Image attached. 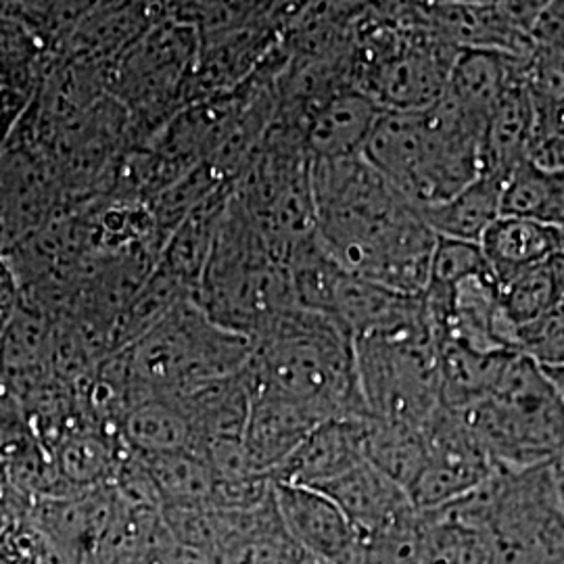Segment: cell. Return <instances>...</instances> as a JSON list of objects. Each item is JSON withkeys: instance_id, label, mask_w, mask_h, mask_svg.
Segmentation results:
<instances>
[{"instance_id": "cell-1", "label": "cell", "mask_w": 564, "mask_h": 564, "mask_svg": "<svg viewBox=\"0 0 564 564\" xmlns=\"http://www.w3.org/2000/svg\"><path fill=\"white\" fill-rule=\"evenodd\" d=\"M316 235L349 274L421 297L437 237L364 160H312Z\"/></svg>"}, {"instance_id": "cell-2", "label": "cell", "mask_w": 564, "mask_h": 564, "mask_svg": "<svg viewBox=\"0 0 564 564\" xmlns=\"http://www.w3.org/2000/svg\"><path fill=\"white\" fill-rule=\"evenodd\" d=\"M245 377L251 391L295 403L318 423L370 419L354 337L323 314L291 307L265 324L253 339Z\"/></svg>"}, {"instance_id": "cell-3", "label": "cell", "mask_w": 564, "mask_h": 564, "mask_svg": "<svg viewBox=\"0 0 564 564\" xmlns=\"http://www.w3.org/2000/svg\"><path fill=\"white\" fill-rule=\"evenodd\" d=\"M484 130L445 101L421 111H383L362 158L416 209L447 202L484 174Z\"/></svg>"}, {"instance_id": "cell-4", "label": "cell", "mask_w": 564, "mask_h": 564, "mask_svg": "<svg viewBox=\"0 0 564 564\" xmlns=\"http://www.w3.org/2000/svg\"><path fill=\"white\" fill-rule=\"evenodd\" d=\"M484 535L487 564H564V506L556 463L496 468L444 506Z\"/></svg>"}, {"instance_id": "cell-5", "label": "cell", "mask_w": 564, "mask_h": 564, "mask_svg": "<svg viewBox=\"0 0 564 564\" xmlns=\"http://www.w3.org/2000/svg\"><path fill=\"white\" fill-rule=\"evenodd\" d=\"M193 302L209 321L251 341L279 314L297 307L286 260L265 242L232 195Z\"/></svg>"}, {"instance_id": "cell-6", "label": "cell", "mask_w": 564, "mask_h": 564, "mask_svg": "<svg viewBox=\"0 0 564 564\" xmlns=\"http://www.w3.org/2000/svg\"><path fill=\"white\" fill-rule=\"evenodd\" d=\"M251 351L249 337L209 321L188 300L139 341L121 349V358L132 402H137L141 398L176 400L203 384L241 375Z\"/></svg>"}, {"instance_id": "cell-7", "label": "cell", "mask_w": 564, "mask_h": 564, "mask_svg": "<svg viewBox=\"0 0 564 564\" xmlns=\"http://www.w3.org/2000/svg\"><path fill=\"white\" fill-rule=\"evenodd\" d=\"M496 468H529L564 456V400L544 368L517 356L498 387L460 410Z\"/></svg>"}, {"instance_id": "cell-8", "label": "cell", "mask_w": 564, "mask_h": 564, "mask_svg": "<svg viewBox=\"0 0 564 564\" xmlns=\"http://www.w3.org/2000/svg\"><path fill=\"white\" fill-rule=\"evenodd\" d=\"M199 55L197 30L172 20L162 4L153 21L116 61L109 95L130 116L128 147H144L186 107V86Z\"/></svg>"}, {"instance_id": "cell-9", "label": "cell", "mask_w": 564, "mask_h": 564, "mask_svg": "<svg viewBox=\"0 0 564 564\" xmlns=\"http://www.w3.org/2000/svg\"><path fill=\"white\" fill-rule=\"evenodd\" d=\"M232 197L284 260L297 242L312 237L316 232L312 158L302 132L274 121L232 184Z\"/></svg>"}, {"instance_id": "cell-10", "label": "cell", "mask_w": 564, "mask_h": 564, "mask_svg": "<svg viewBox=\"0 0 564 564\" xmlns=\"http://www.w3.org/2000/svg\"><path fill=\"white\" fill-rule=\"evenodd\" d=\"M354 343L368 416L424 426L442 405L440 343L431 323Z\"/></svg>"}, {"instance_id": "cell-11", "label": "cell", "mask_w": 564, "mask_h": 564, "mask_svg": "<svg viewBox=\"0 0 564 564\" xmlns=\"http://www.w3.org/2000/svg\"><path fill=\"white\" fill-rule=\"evenodd\" d=\"M423 468L408 496L419 512L452 505L484 485L496 470L460 410L440 405L424 423Z\"/></svg>"}, {"instance_id": "cell-12", "label": "cell", "mask_w": 564, "mask_h": 564, "mask_svg": "<svg viewBox=\"0 0 564 564\" xmlns=\"http://www.w3.org/2000/svg\"><path fill=\"white\" fill-rule=\"evenodd\" d=\"M69 212L51 165L34 142L11 134L0 153V253Z\"/></svg>"}, {"instance_id": "cell-13", "label": "cell", "mask_w": 564, "mask_h": 564, "mask_svg": "<svg viewBox=\"0 0 564 564\" xmlns=\"http://www.w3.org/2000/svg\"><path fill=\"white\" fill-rule=\"evenodd\" d=\"M341 508L358 540H372L414 529L421 512L402 485L370 463H362L339 479L318 487Z\"/></svg>"}, {"instance_id": "cell-14", "label": "cell", "mask_w": 564, "mask_h": 564, "mask_svg": "<svg viewBox=\"0 0 564 564\" xmlns=\"http://www.w3.org/2000/svg\"><path fill=\"white\" fill-rule=\"evenodd\" d=\"M272 484L276 514L303 554L321 563H343L358 544V535L341 508L318 489L274 479Z\"/></svg>"}, {"instance_id": "cell-15", "label": "cell", "mask_w": 564, "mask_h": 564, "mask_svg": "<svg viewBox=\"0 0 564 564\" xmlns=\"http://www.w3.org/2000/svg\"><path fill=\"white\" fill-rule=\"evenodd\" d=\"M531 55L491 48H460L452 63L442 101L485 132L498 102L517 84L529 80Z\"/></svg>"}, {"instance_id": "cell-16", "label": "cell", "mask_w": 564, "mask_h": 564, "mask_svg": "<svg viewBox=\"0 0 564 564\" xmlns=\"http://www.w3.org/2000/svg\"><path fill=\"white\" fill-rule=\"evenodd\" d=\"M381 109L354 84H345L312 105L297 130L312 160H341L362 155Z\"/></svg>"}, {"instance_id": "cell-17", "label": "cell", "mask_w": 564, "mask_h": 564, "mask_svg": "<svg viewBox=\"0 0 564 564\" xmlns=\"http://www.w3.org/2000/svg\"><path fill=\"white\" fill-rule=\"evenodd\" d=\"M368 419H333L316 424L274 470L281 484L318 489L366 463Z\"/></svg>"}, {"instance_id": "cell-18", "label": "cell", "mask_w": 564, "mask_h": 564, "mask_svg": "<svg viewBox=\"0 0 564 564\" xmlns=\"http://www.w3.org/2000/svg\"><path fill=\"white\" fill-rule=\"evenodd\" d=\"M316 424L321 423L295 403L251 391L242 433V449L249 468L256 475L272 477Z\"/></svg>"}, {"instance_id": "cell-19", "label": "cell", "mask_w": 564, "mask_h": 564, "mask_svg": "<svg viewBox=\"0 0 564 564\" xmlns=\"http://www.w3.org/2000/svg\"><path fill=\"white\" fill-rule=\"evenodd\" d=\"M479 247L494 281L544 263L564 251V230L531 218L500 216L481 237Z\"/></svg>"}, {"instance_id": "cell-20", "label": "cell", "mask_w": 564, "mask_h": 564, "mask_svg": "<svg viewBox=\"0 0 564 564\" xmlns=\"http://www.w3.org/2000/svg\"><path fill=\"white\" fill-rule=\"evenodd\" d=\"M123 454L118 433L84 423L55 444V468L63 484L82 494L111 485Z\"/></svg>"}, {"instance_id": "cell-21", "label": "cell", "mask_w": 564, "mask_h": 564, "mask_svg": "<svg viewBox=\"0 0 564 564\" xmlns=\"http://www.w3.org/2000/svg\"><path fill=\"white\" fill-rule=\"evenodd\" d=\"M529 82V80H527ZM527 82L517 84L498 102L485 126L481 141L484 174L505 182L517 167L531 162L533 102Z\"/></svg>"}, {"instance_id": "cell-22", "label": "cell", "mask_w": 564, "mask_h": 564, "mask_svg": "<svg viewBox=\"0 0 564 564\" xmlns=\"http://www.w3.org/2000/svg\"><path fill=\"white\" fill-rule=\"evenodd\" d=\"M121 444L139 458L195 449V433L181 403L170 398H141L118 423Z\"/></svg>"}, {"instance_id": "cell-23", "label": "cell", "mask_w": 564, "mask_h": 564, "mask_svg": "<svg viewBox=\"0 0 564 564\" xmlns=\"http://www.w3.org/2000/svg\"><path fill=\"white\" fill-rule=\"evenodd\" d=\"M514 358L512 351H481L444 339L440 343L442 405L466 410L481 402L502 381Z\"/></svg>"}, {"instance_id": "cell-24", "label": "cell", "mask_w": 564, "mask_h": 564, "mask_svg": "<svg viewBox=\"0 0 564 564\" xmlns=\"http://www.w3.org/2000/svg\"><path fill=\"white\" fill-rule=\"evenodd\" d=\"M230 195L232 186L212 195L207 202L195 207L163 242L158 265L191 286L193 293L202 279Z\"/></svg>"}, {"instance_id": "cell-25", "label": "cell", "mask_w": 564, "mask_h": 564, "mask_svg": "<svg viewBox=\"0 0 564 564\" xmlns=\"http://www.w3.org/2000/svg\"><path fill=\"white\" fill-rule=\"evenodd\" d=\"M500 193L502 181L481 174L447 202L419 212L435 237L479 242L485 230L500 218Z\"/></svg>"}, {"instance_id": "cell-26", "label": "cell", "mask_w": 564, "mask_h": 564, "mask_svg": "<svg viewBox=\"0 0 564 564\" xmlns=\"http://www.w3.org/2000/svg\"><path fill=\"white\" fill-rule=\"evenodd\" d=\"M193 300V289L155 263L141 291L126 305L111 328V354L130 347L162 323L181 303Z\"/></svg>"}, {"instance_id": "cell-27", "label": "cell", "mask_w": 564, "mask_h": 564, "mask_svg": "<svg viewBox=\"0 0 564 564\" xmlns=\"http://www.w3.org/2000/svg\"><path fill=\"white\" fill-rule=\"evenodd\" d=\"M162 506L212 505L216 491V473L197 449H181L141 458Z\"/></svg>"}, {"instance_id": "cell-28", "label": "cell", "mask_w": 564, "mask_h": 564, "mask_svg": "<svg viewBox=\"0 0 564 564\" xmlns=\"http://www.w3.org/2000/svg\"><path fill=\"white\" fill-rule=\"evenodd\" d=\"M426 456L423 426L368 419L366 463L379 468L408 491Z\"/></svg>"}, {"instance_id": "cell-29", "label": "cell", "mask_w": 564, "mask_h": 564, "mask_svg": "<svg viewBox=\"0 0 564 564\" xmlns=\"http://www.w3.org/2000/svg\"><path fill=\"white\" fill-rule=\"evenodd\" d=\"M419 564H487L484 535L445 508L421 512Z\"/></svg>"}, {"instance_id": "cell-30", "label": "cell", "mask_w": 564, "mask_h": 564, "mask_svg": "<svg viewBox=\"0 0 564 564\" xmlns=\"http://www.w3.org/2000/svg\"><path fill=\"white\" fill-rule=\"evenodd\" d=\"M305 558L282 527L274 508V494L268 505L253 512L251 521L223 552V564H302Z\"/></svg>"}, {"instance_id": "cell-31", "label": "cell", "mask_w": 564, "mask_h": 564, "mask_svg": "<svg viewBox=\"0 0 564 564\" xmlns=\"http://www.w3.org/2000/svg\"><path fill=\"white\" fill-rule=\"evenodd\" d=\"M496 289L502 314L514 330L563 303L554 258L514 272L505 281L496 282Z\"/></svg>"}, {"instance_id": "cell-32", "label": "cell", "mask_w": 564, "mask_h": 564, "mask_svg": "<svg viewBox=\"0 0 564 564\" xmlns=\"http://www.w3.org/2000/svg\"><path fill=\"white\" fill-rule=\"evenodd\" d=\"M226 186H232V184L223 181L207 163H199L174 184H170L155 199L147 203L162 242H165V239L172 235V230L195 207H199L203 202H207L212 195H216Z\"/></svg>"}, {"instance_id": "cell-33", "label": "cell", "mask_w": 564, "mask_h": 564, "mask_svg": "<svg viewBox=\"0 0 564 564\" xmlns=\"http://www.w3.org/2000/svg\"><path fill=\"white\" fill-rule=\"evenodd\" d=\"M479 274H491L479 242L437 237L433 258H431L429 282L424 291L452 293V289L458 282H463L468 276H479Z\"/></svg>"}, {"instance_id": "cell-34", "label": "cell", "mask_w": 564, "mask_h": 564, "mask_svg": "<svg viewBox=\"0 0 564 564\" xmlns=\"http://www.w3.org/2000/svg\"><path fill=\"white\" fill-rule=\"evenodd\" d=\"M512 349L517 356H523L544 370L564 366V303L519 326L514 330Z\"/></svg>"}, {"instance_id": "cell-35", "label": "cell", "mask_w": 564, "mask_h": 564, "mask_svg": "<svg viewBox=\"0 0 564 564\" xmlns=\"http://www.w3.org/2000/svg\"><path fill=\"white\" fill-rule=\"evenodd\" d=\"M531 95V93H529ZM533 102V134H531V162L544 170L564 167V95L535 97Z\"/></svg>"}, {"instance_id": "cell-36", "label": "cell", "mask_w": 564, "mask_h": 564, "mask_svg": "<svg viewBox=\"0 0 564 564\" xmlns=\"http://www.w3.org/2000/svg\"><path fill=\"white\" fill-rule=\"evenodd\" d=\"M547 203V170L527 162L517 167L505 182L500 193V216L510 218H544Z\"/></svg>"}, {"instance_id": "cell-37", "label": "cell", "mask_w": 564, "mask_h": 564, "mask_svg": "<svg viewBox=\"0 0 564 564\" xmlns=\"http://www.w3.org/2000/svg\"><path fill=\"white\" fill-rule=\"evenodd\" d=\"M419 524L402 533L358 540L339 564H419Z\"/></svg>"}, {"instance_id": "cell-38", "label": "cell", "mask_w": 564, "mask_h": 564, "mask_svg": "<svg viewBox=\"0 0 564 564\" xmlns=\"http://www.w3.org/2000/svg\"><path fill=\"white\" fill-rule=\"evenodd\" d=\"M23 303L20 279L4 253H0V318H9Z\"/></svg>"}, {"instance_id": "cell-39", "label": "cell", "mask_w": 564, "mask_h": 564, "mask_svg": "<svg viewBox=\"0 0 564 564\" xmlns=\"http://www.w3.org/2000/svg\"><path fill=\"white\" fill-rule=\"evenodd\" d=\"M542 223L564 230V167L547 170V203Z\"/></svg>"}, {"instance_id": "cell-40", "label": "cell", "mask_w": 564, "mask_h": 564, "mask_svg": "<svg viewBox=\"0 0 564 564\" xmlns=\"http://www.w3.org/2000/svg\"><path fill=\"white\" fill-rule=\"evenodd\" d=\"M545 375L550 377V381H552L554 387L558 389V393L563 395L564 400V366H561V368H554V370H545Z\"/></svg>"}, {"instance_id": "cell-41", "label": "cell", "mask_w": 564, "mask_h": 564, "mask_svg": "<svg viewBox=\"0 0 564 564\" xmlns=\"http://www.w3.org/2000/svg\"><path fill=\"white\" fill-rule=\"evenodd\" d=\"M13 130H15V126H11V123L0 120V153L4 151V147H7V142L11 139Z\"/></svg>"}, {"instance_id": "cell-42", "label": "cell", "mask_w": 564, "mask_h": 564, "mask_svg": "<svg viewBox=\"0 0 564 564\" xmlns=\"http://www.w3.org/2000/svg\"><path fill=\"white\" fill-rule=\"evenodd\" d=\"M554 265H556V274H558V282H561V297H563L564 303V251L554 258Z\"/></svg>"}, {"instance_id": "cell-43", "label": "cell", "mask_w": 564, "mask_h": 564, "mask_svg": "<svg viewBox=\"0 0 564 564\" xmlns=\"http://www.w3.org/2000/svg\"><path fill=\"white\" fill-rule=\"evenodd\" d=\"M556 477H558V489H561V500L564 506V460L556 463Z\"/></svg>"}, {"instance_id": "cell-44", "label": "cell", "mask_w": 564, "mask_h": 564, "mask_svg": "<svg viewBox=\"0 0 564 564\" xmlns=\"http://www.w3.org/2000/svg\"><path fill=\"white\" fill-rule=\"evenodd\" d=\"M302 564H328V563H321V561H314V558H310V556H307V558H305V561H303Z\"/></svg>"}, {"instance_id": "cell-45", "label": "cell", "mask_w": 564, "mask_h": 564, "mask_svg": "<svg viewBox=\"0 0 564 564\" xmlns=\"http://www.w3.org/2000/svg\"><path fill=\"white\" fill-rule=\"evenodd\" d=\"M561 460H564V456H563V458H561Z\"/></svg>"}]
</instances>
